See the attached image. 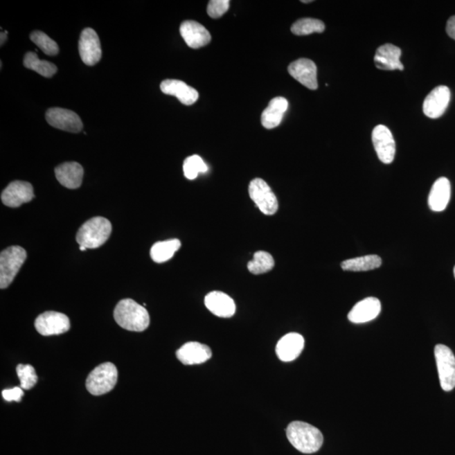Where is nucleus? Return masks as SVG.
I'll return each mask as SVG.
<instances>
[{"label":"nucleus","mask_w":455,"mask_h":455,"mask_svg":"<svg viewBox=\"0 0 455 455\" xmlns=\"http://www.w3.org/2000/svg\"><path fill=\"white\" fill-rule=\"evenodd\" d=\"M114 319L121 328L141 332L149 328L150 319L145 307L131 298L123 299L114 310Z\"/></svg>","instance_id":"obj_1"},{"label":"nucleus","mask_w":455,"mask_h":455,"mask_svg":"<svg viewBox=\"0 0 455 455\" xmlns=\"http://www.w3.org/2000/svg\"><path fill=\"white\" fill-rule=\"evenodd\" d=\"M287 438L299 452L313 454L321 448L324 438L316 427L303 422H293L287 426Z\"/></svg>","instance_id":"obj_2"},{"label":"nucleus","mask_w":455,"mask_h":455,"mask_svg":"<svg viewBox=\"0 0 455 455\" xmlns=\"http://www.w3.org/2000/svg\"><path fill=\"white\" fill-rule=\"evenodd\" d=\"M112 231L111 222L102 217L89 220L77 233L76 241L80 247L96 249L107 242Z\"/></svg>","instance_id":"obj_3"},{"label":"nucleus","mask_w":455,"mask_h":455,"mask_svg":"<svg viewBox=\"0 0 455 455\" xmlns=\"http://www.w3.org/2000/svg\"><path fill=\"white\" fill-rule=\"evenodd\" d=\"M26 251L21 247H10L0 254V289L12 283L26 259Z\"/></svg>","instance_id":"obj_4"},{"label":"nucleus","mask_w":455,"mask_h":455,"mask_svg":"<svg viewBox=\"0 0 455 455\" xmlns=\"http://www.w3.org/2000/svg\"><path fill=\"white\" fill-rule=\"evenodd\" d=\"M118 379V368L114 364H101L88 375L87 391L93 395L107 394L114 390Z\"/></svg>","instance_id":"obj_5"},{"label":"nucleus","mask_w":455,"mask_h":455,"mask_svg":"<svg viewBox=\"0 0 455 455\" xmlns=\"http://www.w3.org/2000/svg\"><path fill=\"white\" fill-rule=\"evenodd\" d=\"M439 380L443 391H451L455 387V357L449 348L438 344L434 348Z\"/></svg>","instance_id":"obj_6"},{"label":"nucleus","mask_w":455,"mask_h":455,"mask_svg":"<svg viewBox=\"0 0 455 455\" xmlns=\"http://www.w3.org/2000/svg\"><path fill=\"white\" fill-rule=\"evenodd\" d=\"M249 194L263 215L271 216L278 212V198L262 179L256 178L251 181Z\"/></svg>","instance_id":"obj_7"},{"label":"nucleus","mask_w":455,"mask_h":455,"mask_svg":"<svg viewBox=\"0 0 455 455\" xmlns=\"http://www.w3.org/2000/svg\"><path fill=\"white\" fill-rule=\"evenodd\" d=\"M35 328L42 336L60 335L70 329V321L64 314L48 311L36 319Z\"/></svg>","instance_id":"obj_8"},{"label":"nucleus","mask_w":455,"mask_h":455,"mask_svg":"<svg viewBox=\"0 0 455 455\" xmlns=\"http://www.w3.org/2000/svg\"><path fill=\"white\" fill-rule=\"evenodd\" d=\"M46 122L57 130L77 134L83 130V123L73 111L63 108H51L46 114Z\"/></svg>","instance_id":"obj_9"},{"label":"nucleus","mask_w":455,"mask_h":455,"mask_svg":"<svg viewBox=\"0 0 455 455\" xmlns=\"http://www.w3.org/2000/svg\"><path fill=\"white\" fill-rule=\"evenodd\" d=\"M373 147L381 162L391 164L395 155V142L391 132L384 125L375 127L372 134Z\"/></svg>","instance_id":"obj_10"},{"label":"nucleus","mask_w":455,"mask_h":455,"mask_svg":"<svg viewBox=\"0 0 455 455\" xmlns=\"http://www.w3.org/2000/svg\"><path fill=\"white\" fill-rule=\"evenodd\" d=\"M79 52L83 63L94 66L100 60V42L98 35L91 28H87L81 33L79 42Z\"/></svg>","instance_id":"obj_11"},{"label":"nucleus","mask_w":455,"mask_h":455,"mask_svg":"<svg viewBox=\"0 0 455 455\" xmlns=\"http://www.w3.org/2000/svg\"><path fill=\"white\" fill-rule=\"evenodd\" d=\"M33 185L29 182L15 181L3 190L1 200L7 207L18 208L34 198Z\"/></svg>","instance_id":"obj_12"},{"label":"nucleus","mask_w":455,"mask_h":455,"mask_svg":"<svg viewBox=\"0 0 455 455\" xmlns=\"http://www.w3.org/2000/svg\"><path fill=\"white\" fill-rule=\"evenodd\" d=\"M451 98L450 89L440 85L433 89L423 102V112L430 118H438L445 114Z\"/></svg>","instance_id":"obj_13"},{"label":"nucleus","mask_w":455,"mask_h":455,"mask_svg":"<svg viewBox=\"0 0 455 455\" xmlns=\"http://www.w3.org/2000/svg\"><path fill=\"white\" fill-rule=\"evenodd\" d=\"M287 69H289L290 75L303 87L312 89V91L318 88L317 68L313 61L307 60V58H301V60L293 62Z\"/></svg>","instance_id":"obj_14"},{"label":"nucleus","mask_w":455,"mask_h":455,"mask_svg":"<svg viewBox=\"0 0 455 455\" xmlns=\"http://www.w3.org/2000/svg\"><path fill=\"white\" fill-rule=\"evenodd\" d=\"M204 303L210 312L217 317L229 318L235 314L236 306L234 299L223 292H211L206 295Z\"/></svg>","instance_id":"obj_15"},{"label":"nucleus","mask_w":455,"mask_h":455,"mask_svg":"<svg viewBox=\"0 0 455 455\" xmlns=\"http://www.w3.org/2000/svg\"><path fill=\"white\" fill-rule=\"evenodd\" d=\"M177 357L185 365L201 364L211 359L212 351L207 345L190 341L177 350Z\"/></svg>","instance_id":"obj_16"},{"label":"nucleus","mask_w":455,"mask_h":455,"mask_svg":"<svg viewBox=\"0 0 455 455\" xmlns=\"http://www.w3.org/2000/svg\"><path fill=\"white\" fill-rule=\"evenodd\" d=\"M180 33L186 44L193 49L207 46L211 41V35L208 30L196 21H186L182 23Z\"/></svg>","instance_id":"obj_17"},{"label":"nucleus","mask_w":455,"mask_h":455,"mask_svg":"<svg viewBox=\"0 0 455 455\" xmlns=\"http://www.w3.org/2000/svg\"><path fill=\"white\" fill-rule=\"evenodd\" d=\"M303 347H305V339L301 334L291 332L278 341L276 347V353L280 360L292 362L301 355Z\"/></svg>","instance_id":"obj_18"},{"label":"nucleus","mask_w":455,"mask_h":455,"mask_svg":"<svg viewBox=\"0 0 455 455\" xmlns=\"http://www.w3.org/2000/svg\"><path fill=\"white\" fill-rule=\"evenodd\" d=\"M381 311V303L378 298L368 297L357 303L348 314V320L355 324H362L375 320Z\"/></svg>","instance_id":"obj_19"},{"label":"nucleus","mask_w":455,"mask_h":455,"mask_svg":"<svg viewBox=\"0 0 455 455\" xmlns=\"http://www.w3.org/2000/svg\"><path fill=\"white\" fill-rule=\"evenodd\" d=\"M161 89L164 94L176 96L186 106H190L196 102L199 94L195 89L189 87L184 81L166 80L161 84Z\"/></svg>","instance_id":"obj_20"},{"label":"nucleus","mask_w":455,"mask_h":455,"mask_svg":"<svg viewBox=\"0 0 455 455\" xmlns=\"http://www.w3.org/2000/svg\"><path fill=\"white\" fill-rule=\"evenodd\" d=\"M55 176L65 188L77 189L82 184L84 169L79 163L66 162L56 167Z\"/></svg>","instance_id":"obj_21"},{"label":"nucleus","mask_w":455,"mask_h":455,"mask_svg":"<svg viewBox=\"0 0 455 455\" xmlns=\"http://www.w3.org/2000/svg\"><path fill=\"white\" fill-rule=\"evenodd\" d=\"M402 50L393 44H384L376 51L375 64L377 68L382 70H403L404 65L400 62Z\"/></svg>","instance_id":"obj_22"},{"label":"nucleus","mask_w":455,"mask_h":455,"mask_svg":"<svg viewBox=\"0 0 455 455\" xmlns=\"http://www.w3.org/2000/svg\"><path fill=\"white\" fill-rule=\"evenodd\" d=\"M451 196V185L448 179L441 177L434 182L429 197V205L434 212H442L448 206Z\"/></svg>","instance_id":"obj_23"},{"label":"nucleus","mask_w":455,"mask_h":455,"mask_svg":"<svg viewBox=\"0 0 455 455\" xmlns=\"http://www.w3.org/2000/svg\"><path fill=\"white\" fill-rule=\"evenodd\" d=\"M289 108V102L285 97H276L270 101L262 115V123L267 130H272L281 123L285 112Z\"/></svg>","instance_id":"obj_24"},{"label":"nucleus","mask_w":455,"mask_h":455,"mask_svg":"<svg viewBox=\"0 0 455 455\" xmlns=\"http://www.w3.org/2000/svg\"><path fill=\"white\" fill-rule=\"evenodd\" d=\"M382 265V259L378 255H367L344 260L341 269L348 271H367L377 269Z\"/></svg>","instance_id":"obj_25"},{"label":"nucleus","mask_w":455,"mask_h":455,"mask_svg":"<svg viewBox=\"0 0 455 455\" xmlns=\"http://www.w3.org/2000/svg\"><path fill=\"white\" fill-rule=\"evenodd\" d=\"M181 241L177 239L159 241L151 247L150 256L157 263H163L172 258L175 253L180 250Z\"/></svg>","instance_id":"obj_26"},{"label":"nucleus","mask_w":455,"mask_h":455,"mask_svg":"<svg viewBox=\"0 0 455 455\" xmlns=\"http://www.w3.org/2000/svg\"><path fill=\"white\" fill-rule=\"evenodd\" d=\"M24 66L26 68L37 72L39 75L46 78L53 77L57 71L55 64L48 61L39 60L37 53L29 52L24 57Z\"/></svg>","instance_id":"obj_27"},{"label":"nucleus","mask_w":455,"mask_h":455,"mask_svg":"<svg viewBox=\"0 0 455 455\" xmlns=\"http://www.w3.org/2000/svg\"><path fill=\"white\" fill-rule=\"evenodd\" d=\"M274 266L275 260L270 253L259 251L255 253L247 267L252 274L259 275L270 271L274 269Z\"/></svg>","instance_id":"obj_28"},{"label":"nucleus","mask_w":455,"mask_h":455,"mask_svg":"<svg viewBox=\"0 0 455 455\" xmlns=\"http://www.w3.org/2000/svg\"><path fill=\"white\" fill-rule=\"evenodd\" d=\"M292 33L297 36H306L312 33H321L325 30V24L320 19L305 18L298 19L291 27Z\"/></svg>","instance_id":"obj_29"},{"label":"nucleus","mask_w":455,"mask_h":455,"mask_svg":"<svg viewBox=\"0 0 455 455\" xmlns=\"http://www.w3.org/2000/svg\"><path fill=\"white\" fill-rule=\"evenodd\" d=\"M30 38L46 55L55 56L60 53L57 42L40 30L33 32L30 34Z\"/></svg>","instance_id":"obj_30"},{"label":"nucleus","mask_w":455,"mask_h":455,"mask_svg":"<svg viewBox=\"0 0 455 455\" xmlns=\"http://www.w3.org/2000/svg\"><path fill=\"white\" fill-rule=\"evenodd\" d=\"M208 168L205 162L198 155H192L185 159L184 164V176L188 180H194L201 173L207 172Z\"/></svg>","instance_id":"obj_31"},{"label":"nucleus","mask_w":455,"mask_h":455,"mask_svg":"<svg viewBox=\"0 0 455 455\" xmlns=\"http://www.w3.org/2000/svg\"><path fill=\"white\" fill-rule=\"evenodd\" d=\"M17 373L23 390H30L37 384V375L32 365L19 364L17 368Z\"/></svg>","instance_id":"obj_32"},{"label":"nucleus","mask_w":455,"mask_h":455,"mask_svg":"<svg viewBox=\"0 0 455 455\" xmlns=\"http://www.w3.org/2000/svg\"><path fill=\"white\" fill-rule=\"evenodd\" d=\"M229 8V0H212L208 6V14L211 18H220L227 12Z\"/></svg>","instance_id":"obj_33"},{"label":"nucleus","mask_w":455,"mask_h":455,"mask_svg":"<svg viewBox=\"0 0 455 455\" xmlns=\"http://www.w3.org/2000/svg\"><path fill=\"white\" fill-rule=\"evenodd\" d=\"M2 395L3 399L6 402H21L23 395H24V391L21 387H15L13 389H7V390L3 391Z\"/></svg>","instance_id":"obj_34"},{"label":"nucleus","mask_w":455,"mask_h":455,"mask_svg":"<svg viewBox=\"0 0 455 455\" xmlns=\"http://www.w3.org/2000/svg\"><path fill=\"white\" fill-rule=\"evenodd\" d=\"M446 30L449 36L455 40V15L450 17L447 22Z\"/></svg>","instance_id":"obj_35"},{"label":"nucleus","mask_w":455,"mask_h":455,"mask_svg":"<svg viewBox=\"0 0 455 455\" xmlns=\"http://www.w3.org/2000/svg\"><path fill=\"white\" fill-rule=\"evenodd\" d=\"M6 40H7V32H3V33L2 32L1 33V42H0V44H1V46L5 44V42H6Z\"/></svg>","instance_id":"obj_36"},{"label":"nucleus","mask_w":455,"mask_h":455,"mask_svg":"<svg viewBox=\"0 0 455 455\" xmlns=\"http://www.w3.org/2000/svg\"><path fill=\"white\" fill-rule=\"evenodd\" d=\"M80 250L81 251H85L87 250V248H85L84 247H80Z\"/></svg>","instance_id":"obj_37"},{"label":"nucleus","mask_w":455,"mask_h":455,"mask_svg":"<svg viewBox=\"0 0 455 455\" xmlns=\"http://www.w3.org/2000/svg\"><path fill=\"white\" fill-rule=\"evenodd\" d=\"M301 2H302V3H311V2H312V1H311V0H307V1H305V0H302Z\"/></svg>","instance_id":"obj_38"},{"label":"nucleus","mask_w":455,"mask_h":455,"mask_svg":"<svg viewBox=\"0 0 455 455\" xmlns=\"http://www.w3.org/2000/svg\"><path fill=\"white\" fill-rule=\"evenodd\" d=\"M454 278H455V267L454 268Z\"/></svg>","instance_id":"obj_39"}]
</instances>
